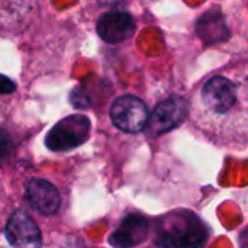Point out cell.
I'll list each match as a JSON object with an SVG mask.
<instances>
[{
    "label": "cell",
    "mask_w": 248,
    "mask_h": 248,
    "mask_svg": "<svg viewBox=\"0 0 248 248\" xmlns=\"http://www.w3.org/2000/svg\"><path fill=\"white\" fill-rule=\"evenodd\" d=\"M16 90V84L6 76L0 74V94H10Z\"/></svg>",
    "instance_id": "10"
},
{
    "label": "cell",
    "mask_w": 248,
    "mask_h": 248,
    "mask_svg": "<svg viewBox=\"0 0 248 248\" xmlns=\"http://www.w3.org/2000/svg\"><path fill=\"white\" fill-rule=\"evenodd\" d=\"M206 230L192 212H174L160 222V243L164 248H203Z\"/></svg>",
    "instance_id": "2"
},
{
    "label": "cell",
    "mask_w": 248,
    "mask_h": 248,
    "mask_svg": "<svg viewBox=\"0 0 248 248\" xmlns=\"http://www.w3.org/2000/svg\"><path fill=\"white\" fill-rule=\"evenodd\" d=\"M3 202H4V189H3V185H1V180H0V211H1Z\"/></svg>",
    "instance_id": "11"
},
{
    "label": "cell",
    "mask_w": 248,
    "mask_h": 248,
    "mask_svg": "<svg viewBox=\"0 0 248 248\" xmlns=\"http://www.w3.org/2000/svg\"><path fill=\"white\" fill-rule=\"evenodd\" d=\"M6 238L13 248H41L42 237L35 221L22 211H15L7 219Z\"/></svg>",
    "instance_id": "6"
},
{
    "label": "cell",
    "mask_w": 248,
    "mask_h": 248,
    "mask_svg": "<svg viewBox=\"0 0 248 248\" xmlns=\"http://www.w3.org/2000/svg\"><path fill=\"white\" fill-rule=\"evenodd\" d=\"M12 138L4 129H0V166L4 164L12 154Z\"/></svg>",
    "instance_id": "9"
},
{
    "label": "cell",
    "mask_w": 248,
    "mask_h": 248,
    "mask_svg": "<svg viewBox=\"0 0 248 248\" xmlns=\"http://www.w3.org/2000/svg\"><path fill=\"white\" fill-rule=\"evenodd\" d=\"M109 113L113 125L128 134L142 131L150 121L145 103L131 94H124L118 97L112 103Z\"/></svg>",
    "instance_id": "4"
},
{
    "label": "cell",
    "mask_w": 248,
    "mask_h": 248,
    "mask_svg": "<svg viewBox=\"0 0 248 248\" xmlns=\"http://www.w3.org/2000/svg\"><path fill=\"white\" fill-rule=\"evenodd\" d=\"M189 116V102L182 96H170L157 105L151 116L150 125L155 135H163L180 126Z\"/></svg>",
    "instance_id": "5"
},
{
    "label": "cell",
    "mask_w": 248,
    "mask_h": 248,
    "mask_svg": "<svg viewBox=\"0 0 248 248\" xmlns=\"http://www.w3.org/2000/svg\"><path fill=\"white\" fill-rule=\"evenodd\" d=\"M97 35L108 44H119L129 39L135 31L137 25L134 17L125 10H109L103 13L96 26Z\"/></svg>",
    "instance_id": "7"
},
{
    "label": "cell",
    "mask_w": 248,
    "mask_h": 248,
    "mask_svg": "<svg viewBox=\"0 0 248 248\" xmlns=\"http://www.w3.org/2000/svg\"><path fill=\"white\" fill-rule=\"evenodd\" d=\"M90 137V121L84 115H68L61 119L45 137L49 151L64 153L83 145Z\"/></svg>",
    "instance_id": "3"
},
{
    "label": "cell",
    "mask_w": 248,
    "mask_h": 248,
    "mask_svg": "<svg viewBox=\"0 0 248 248\" xmlns=\"http://www.w3.org/2000/svg\"><path fill=\"white\" fill-rule=\"evenodd\" d=\"M189 112L193 124L212 141L241 142L247 138V87L225 76L209 78L195 96Z\"/></svg>",
    "instance_id": "1"
},
{
    "label": "cell",
    "mask_w": 248,
    "mask_h": 248,
    "mask_svg": "<svg viewBox=\"0 0 248 248\" xmlns=\"http://www.w3.org/2000/svg\"><path fill=\"white\" fill-rule=\"evenodd\" d=\"M25 199L31 208L42 215L55 214L61 205L60 192L52 183L44 179H32L26 183Z\"/></svg>",
    "instance_id": "8"
}]
</instances>
